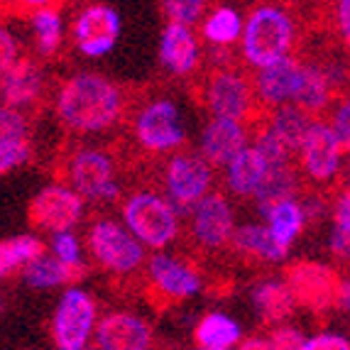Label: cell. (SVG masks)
<instances>
[{"label":"cell","mask_w":350,"mask_h":350,"mask_svg":"<svg viewBox=\"0 0 350 350\" xmlns=\"http://www.w3.org/2000/svg\"><path fill=\"white\" fill-rule=\"evenodd\" d=\"M29 25H32V32H35L37 40V54L44 59L54 57L59 44H62V35H64L62 15L54 8H40L29 15Z\"/></svg>","instance_id":"d6a6232c"},{"label":"cell","mask_w":350,"mask_h":350,"mask_svg":"<svg viewBox=\"0 0 350 350\" xmlns=\"http://www.w3.org/2000/svg\"><path fill=\"white\" fill-rule=\"evenodd\" d=\"M331 27L338 37L340 47L350 54V0H333L331 5Z\"/></svg>","instance_id":"d590c367"},{"label":"cell","mask_w":350,"mask_h":350,"mask_svg":"<svg viewBox=\"0 0 350 350\" xmlns=\"http://www.w3.org/2000/svg\"><path fill=\"white\" fill-rule=\"evenodd\" d=\"M235 233V218L230 201L221 191L206 193L191 211V238L201 250H221L230 245Z\"/></svg>","instance_id":"9a60e30c"},{"label":"cell","mask_w":350,"mask_h":350,"mask_svg":"<svg viewBox=\"0 0 350 350\" xmlns=\"http://www.w3.org/2000/svg\"><path fill=\"white\" fill-rule=\"evenodd\" d=\"M267 336L272 340V348L275 350H301L304 343H306V336L299 328L282 326V323H277Z\"/></svg>","instance_id":"74e56055"},{"label":"cell","mask_w":350,"mask_h":350,"mask_svg":"<svg viewBox=\"0 0 350 350\" xmlns=\"http://www.w3.org/2000/svg\"><path fill=\"white\" fill-rule=\"evenodd\" d=\"M265 218H267V226L272 230V235L280 240L282 245L289 247L299 238L304 226H306V208L297 199H286L272 206Z\"/></svg>","instance_id":"1f68e13d"},{"label":"cell","mask_w":350,"mask_h":350,"mask_svg":"<svg viewBox=\"0 0 350 350\" xmlns=\"http://www.w3.org/2000/svg\"><path fill=\"white\" fill-rule=\"evenodd\" d=\"M213 164L201 152L179 150L167 154L162 167V189L181 216H191L206 193L213 191Z\"/></svg>","instance_id":"52a82bcc"},{"label":"cell","mask_w":350,"mask_h":350,"mask_svg":"<svg viewBox=\"0 0 350 350\" xmlns=\"http://www.w3.org/2000/svg\"><path fill=\"white\" fill-rule=\"evenodd\" d=\"M301 350H350V340L340 333L321 331L316 336H309Z\"/></svg>","instance_id":"f35d334b"},{"label":"cell","mask_w":350,"mask_h":350,"mask_svg":"<svg viewBox=\"0 0 350 350\" xmlns=\"http://www.w3.org/2000/svg\"><path fill=\"white\" fill-rule=\"evenodd\" d=\"M44 91L40 66L27 57H20L8 71H3V105L8 108H32L40 103Z\"/></svg>","instance_id":"7402d4cb"},{"label":"cell","mask_w":350,"mask_h":350,"mask_svg":"<svg viewBox=\"0 0 350 350\" xmlns=\"http://www.w3.org/2000/svg\"><path fill=\"white\" fill-rule=\"evenodd\" d=\"M83 211H86V199L74 187L49 184L32 196L27 218L37 230L59 233V230H71L83 218Z\"/></svg>","instance_id":"7c38bea8"},{"label":"cell","mask_w":350,"mask_h":350,"mask_svg":"<svg viewBox=\"0 0 350 350\" xmlns=\"http://www.w3.org/2000/svg\"><path fill=\"white\" fill-rule=\"evenodd\" d=\"M247 147V125L230 118H211L201 133L199 152L216 170H226L230 159Z\"/></svg>","instance_id":"ac0fdd59"},{"label":"cell","mask_w":350,"mask_h":350,"mask_svg":"<svg viewBox=\"0 0 350 350\" xmlns=\"http://www.w3.org/2000/svg\"><path fill=\"white\" fill-rule=\"evenodd\" d=\"M66 181L86 201L113 204L120 199L118 159L100 147H76L66 157Z\"/></svg>","instance_id":"ba28073f"},{"label":"cell","mask_w":350,"mask_h":350,"mask_svg":"<svg viewBox=\"0 0 350 350\" xmlns=\"http://www.w3.org/2000/svg\"><path fill=\"white\" fill-rule=\"evenodd\" d=\"M123 223L135 233V238L150 250H164L179 238V211L167 199V193L152 189H140L123 201Z\"/></svg>","instance_id":"5b68a950"},{"label":"cell","mask_w":350,"mask_h":350,"mask_svg":"<svg viewBox=\"0 0 350 350\" xmlns=\"http://www.w3.org/2000/svg\"><path fill=\"white\" fill-rule=\"evenodd\" d=\"M159 59L172 76H191L201 66V42L191 25L167 23L159 42Z\"/></svg>","instance_id":"d6986e66"},{"label":"cell","mask_w":350,"mask_h":350,"mask_svg":"<svg viewBox=\"0 0 350 350\" xmlns=\"http://www.w3.org/2000/svg\"><path fill=\"white\" fill-rule=\"evenodd\" d=\"M284 282L297 297L301 309L323 314L336 306L340 277L331 265L314 262V260H297L284 269Z\"/></svg>","instance_id":"8fae6325"},{"label":"cell","mask_w":350,"mask_h":350,"mask_svg":"<svg viewBox=\"0 0 350 350\" xmlns=\"http://www.w3.org/2000/svg\"><path fill=\"white\" fill-rule=\"evenodd\" d=\"M145 272L152 297L162 299L164 304L187 301V299L196 297L204 286L199 269L176 255H164V252L152 255L147 260Z\"/></svg>","instance_id":"4fadbf2b"},{"label":"cell","mask_w":350,"mask_h":350,"mask_svg":"<svg viewBox=\"0 0 350 350\" xmlns=\"http://www.w3.org/2000/svg\"><path fill=\"white\" fill-rule=\"evenodd\" d=\"M301 66L304 59L299 54H289V57L272 62V64L255 69V91L260 103L265 105V111L280 108V105L294 103L297 96L299 79H301Z\"/></svg>","instance_id":"2e32d148"},{"label":"cell","mask_w":350,"mask_h":350,"mask_svg":"<svg viewBox=\"0 0 350 350\" xmlns=\"http://www.w3.org/2000/svg\"><path fill=\"white\" fill-rule=\"evenodd\" d=\"M130 135L135 147L150 157H164L187 145V128L179 105L167 96H154L135 105Z\"/></svg>","instance_id":"277c9868"},{"label":"cell","mask_w":350,"mask_h":350,"mask_svg":"<svg viewBox=\"0 0 350 350\" xmlns=\"http://www.w3.org/2000/svg\"><path fill=\"white\" fill-rule=\"evenodd\" d=\"M86 247L100 269L118 277H128L147 267L145 245L135 238L125 223L98 218L86 233Z\"/></svg>","instance_id":"8992f818"},{"label":"cell","mask_w":350,"mask_h":350,"mask_svg":"<svg viewBox=\"0 0 350 350\" xmlns=\"http://www.w3.org/2000/svg\"><path fill=\"white\" fill-rule=\"evenodd\" d=\"M96 348L103 350H147L154 343L152 328L133 311H111L96 326Z\"/></svg>","instance_id":"e0dca14e"},{"label":"cell","mask_w":350,"mask_h":350,"mask_svg":"<svg viewBox=\"0 0 350 350\" xmlns=\"http://www.w3.org/2000/svg\"><path fill=\"white\" fill-rule=\"evenodd\" d=\"M98 309L94 297L79 286H69L52 316V340L62 350H81L88 345L98 326Z\"/></svg>","instance_id":"9c48e42d"},{"label":"cell","mask_w":350,"mask_h":350,"mask_svg":"<svg viewBox=\"0 0 350 350\" xmlns=\"http://www.w3.org/2000/svg\"><path fill=\"white\" fill-rule=\"evenodd\" d=\"M32 157V142H29L27 116L20 108L3 105L0 113V172L10 174L20 170Z\"/></svg>","instance_id":"44dd1931"},{"label":"cell","mask_w":350,"mask_h":350,"mask_svg":"<svg viewBox=\"0 0 350 350\" xmlns=\"http://www.w3.org/2000/svg\"><path fill=\"white\" fill-rule=\"evenodd\" d=\"M83 275H86L83 265L64 262L54 252L52 255H40L37 260L25 265L23 269L25 284L35 286V289H54V286L76 284L79 280H83Z\"/></svg>","instance_id":"4316f807"},{"label":"cell","mask_w":350,"mask_h":350,"mask_svg":"<svg viewBox=\"0 0 350 350\" xmlns=\"http://www.w3.org/2000/svg\"><path fill=\"white\" fill-rule=\"evenodd\" d=\"M230 245L238 255L247 257V260H260V262L277 265L284 262L289 255V247L282 245L280 240L272 235L269 226H257V223H247V226L238 228L233 233Z\"/></svg>","instance_id":"d4e9b609"},{"label":"cell","mask_w":350,"mask_h":350,"mask_svg":"<svg viewBox=\"0 0 350 350\" xmlns=\"http://www.w3.org/2000/svg\"><path fill=\"white\" fill-rule=\"evenodd\" d=\"M338 94H340V88H338V83H336V79H333L331 69H328L326 64H321V62L304 59L301 79H299L294 105H299V108L306 111L309 116L321 118L323 113L333 108V100H336Z\"/></svg>","instance_id":"ffe728a7"},{"label":"cell","mask_w":350,"mask_h":350,"mask_svg":"<svg viewBox=\"0 0 350 350\" xmlns=\"http://www.w3.org/2000/svg\"><path fill=\"white\" fill-rule=\"evenodd\" d=\"M52 252L64 260V262L71 265H83L81 260V243L76 238L71 230H59V233H52Z\"/></svg>","instance_id":"e575fe53"},{"label":"cell","mask_w":350,"mask_h":350,"mask_svg":"<svg viewBox=\"0 0 350 350\" xmlns=\"http://www.w3.org/2000/svg\"><path fill=\"white\" fill-rule=\"evenodd\" d=\"M269 170V159L257 145L245 147V150L235 154L230 164L226 167V187L238 199H255L257 189L262 187L265 176Z\"/></svg>","instance_id":"603a6c76"},{"label":"cell","mask_w":350,"mask_h":350,"mask_svg":"<svg viewBox=\"0 0 350 350\" xmlns=\"http://www.w3.org/2000/svg\"><path fill=\"white\" fill-rule=\"evenodd\" d=\"M331 128L338 135L340 145L345 152H350V96H343L331 111Z\"/></svg>","instance_id":"8d00e7d4"},{"label":"cell","mask_w":350,"mask_h":350,"mask_svg":"<svg viewBox=\"0 0 350 350\" xmlns=\"http://www.w3.org/2000/svg\"><path fill=\"white\" fill-rule=\"evenodd\" d=\"M201 100L213 118H230L252 128L262 123L269 113L257 98L255 79L235 64H216L204 76Z\"/></svg>","instance_id":"3957f363"},{"label":"cell","mask_w":350,"mask_h":350,"mask_svg":"<svg viewBox=\"0 0 350 350\" xmlns=\"http://www.w3.org/2000/svg\"><path fill=\"white\" fill-rule=\"evenodd\" d=\"M162 12L167 23H181V25H199L206 18L208 0H159Z\"/></svg>","instance_id":"836d02e7"},{"label":"cell","mask_w":350,"mask_h":350,"mask_svg":"<svg viewBox=\"0 0 350 350\" xmlns=\"http://www.w3.org/2000/svg\"><path fill=\"white\" fill-rule=\"evenodd\" d=\"M336 306H338V309H343V311H350V280H340Z\"/></svg>","instance_id":"ee69618b"},{"label":"cell","mask_w":350,"mask_h":350,"mask_svg":"<svg viewBox=\"0 0 350 350\" xmlns=\"http://www.w3.org/2000/svg\"><path fill=\"white\" fill-rule=\"evenodd\" d=\"M328 245H331V252L338 257V260H350V233L345 228H340V226L333 228Z\"/></svg>","instance_id":"60d3db41"},{"label":"cell","mask_w":350,"mask_h":350,"mask_svg":"<svg viewBox=\"0 0 350 350\" xmlns=\"http://www.w3.org/2000/svg\"><path fill=\"white\" fill-rule=\"evenodd\" d=\"M0 42H3V52H0V66L3 71L10 69L15 62H18L23 54H20V42L12 37V32L8 27H3V35H0Z\"/></svg>","instance_id":"ab89813d"},{"label":"cell","mask_w":350,"mask_h":350,"mask_svg":"<svg viewBox=\"0 0 350 350\" xmlns=\"http://www.w3.org/2000/svg\"><path fill=\"white\" fill-rule=\"evenodd\" d=\"M193 343L204 350H230L243 343V328L230 316L211 311L193 328Z\"/></svg>","instance_id":"f1b7e54d"},{"label":"cell","mask_w":350,"mask_h":350,"mask_svg":"<svg viewBox=\"0 0 350 350\" xmlns=\"http://www.w3.org/2000/svg\"><path fill=\"white\" fill-rule=\"evenodd\" d=\"M120 29H123L120 15L105 3H94L76 15L71 25V40L83 57L98 59L116 49Z\"/></svg>","instance_id":"5bb4252c"},{"label":"cell","mask_w":350,"mask_h":350,"mask_svg":"<svg viewBox=\"0 0 350 350\" xmlns=\"http://www.w3.org/2000/svg\"><path fill=\"white\" fill-rule=\"evenodd\" d=\"M336 226L345 228L350 233V189L340 193V199L336 201Z\"/></svg>","instance_id":"7bdbcfd3"},{"label":"cell","mask_w":350,"mask_h":350,"mask_svg":"<svg viewBox=\"0 0 350 350\" xmlns=\"http://www.w3.org/2000/svg\"><path fill=\"white\" fill-rule=\"evenodd\" d=\"M57 118L76 135H100L128 116L123 88L96 71H79L59 83L54 98Z\"/></svg>","instance_id":"6da1fadb"},{"label":"cell","mask_w":350,"mask_h":350,"mask_svg":"<svg viewBox=\"0 0 350 350\" xmlns=\"http://www.w3.org/2000/svg\"><path fill=\"white\" fill-rule=\"evenodd\" d=\"M54 3L59 0H5L8 10H15V12H32L40 10V8H52Z\"/></svg>","instance_id":"b9f144b4"},{"label":"cell","mask_w":350,"mask_h":350,"mask_svg":"<svg viewBox=\"0 0 350 350\" xmlns=\"http://www.w3.org/2000/svg\"><path fill=\"white\" fill-rule=\"evenodd\" d=\"M40 255H44V243L40 235L27 233L5 238L0 243V275L10 277L12 272L25 269V265H29Z\"/></svg>","instance_id":"4dcf8cb0"},{"label":"cell","mask_w":350,"mask_h":350,"mask_svg":"<svg viewBox=\"0 0 350 350\" xmlns=\"http://www.w3.org/2000/svg\"><path fill=\"white\" fill-rule=\"evenodd\" d=\"M343 152L345 150L331 123H326L323 118H314L297 154L304 179H309L316 187H331L340 172Z\"/></svg>","instance_id":"30bf717a"},{"label":"cell","mask_w":350,"mask_h":350,"mask_svg":"<svg viewBox=\"0 0 350 350\" xmlns=\"http://www.w3.org/2000/svg\"><path fill=\"white\" fill-rule=\"evenodd\" d=\"M297 42L299 23L294 12L280 0H262L247 12L240 37V59L247 69H262L294 54Z\"/></svg>","instance_id":"7a4b0ae2"},{"label":"cell","mask_w":350,"mask_h":350,"mask_svg":"<svg viewBox=\"0 0 350 350\" xmlns=\"http://www.w3.org/2000/svg\"><path fill=\"white\" fill-rule=\"evenodd\" d=\"M245 20L230 5H218L201 20V37L208 47H235L243 37Z\"/></svg>","instance_id":"f546056e"},{"label":"cell","mask_w":350,"mask_h":350,"mask_svg":"<svg viewBox=\"0 0 350 350\" xmlns=\"http://www.w3.org/2000/svg\"><path fill=\"white\" fill-rule=\"evenodd\" d=\"M311 123H314V116L301 111L299 105L286 103V105H280V108H272L260 125H265L292 154H299V147H301L304 137L309 133ZM260 125H257V128H260Z\"/></svg>","instance_id":"484cf974"},{"label":"cell","mask_w":350,"mask_h":350,"mask_svg":"<svg viewBox=\"0 0 350 350\" xmlns=\"http://www.w3.org/2000/svg\"><path fill=\"white\" fill-rule=\"evenodd\" d=\"M240 348H243V350H275V348H272V340H269V336L243 340V343H240Z\"/></svg>","instance_id":"f6af8a7d"},{"label":"cell","mask_w":350,"mask_h":350,"mask_svg":"<svg viewBox=\"0 0 350 350\" xmlns=\"http://www.w3.org/2000/svg\"><path fill=\"white\" fill-rule=\"evenodd\" d=\"M348 179H350V170H348Z\"/></svg>","instance_id":"bcb514c9"},{"label":"cell","mask_w":350,"mask_h":350,"mask_svg":"<svg viewBox=\"0 0 350 350\" xmlns=\"http://www.w3.org/2000/svg\"><path fill=\"white\" fill-rule=\"evenodd\" d=\"M252 306H255V311L260 314V319L267 326H277V323H284L294 314V309H297L299 304L286 282L269 280L255 286Z\"/></svg>","instance_id":"83f0119b"},{"label":"cell","mask_w":350,"mask_h":350,"mask_svg":"<svg viewBox=\"0 0 350 350\" xmlns=\"http://www.w3.org/2000/svg\"><path fill=\"white\" fill-rule=\"evenodd\" d=\"M299 172L301 170H297V164H294L292 157L269 159L267 176H265L262 187L257 189V193H255L257 208H260L262 216H267V211L275 204L286 201V199H297L299 193H301L304 174H299Z\"/></svg>","instance_id":"cb8c5ba5"}]
</instances>
